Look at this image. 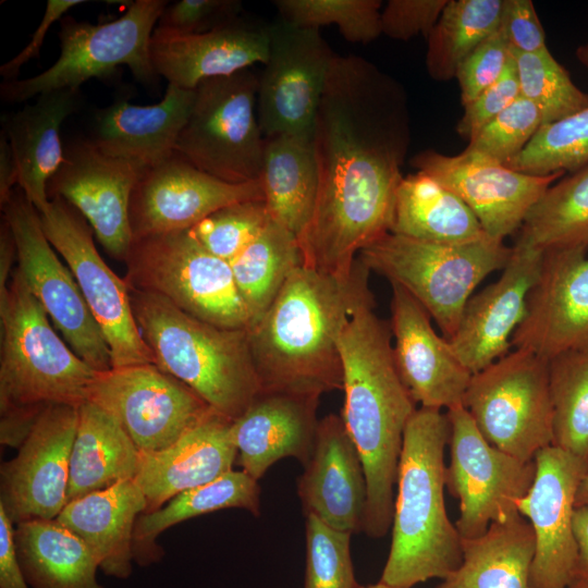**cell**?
<instances>
[{
  "label": "cell",
  "mask_w": 588,
  "mask_h": 588,
  "mask_svg": "<svg viewBox=\"0 0 588 588\" xmlns=\"http://www.w3.org/2000/svg\"><path fill=\"white\" fill-rule=\"evenodd\" d=\"M407 137L397 84L362 57L335 54L313 132L318 187L298 237L303 266L348 277L390 232Z\"/></svg>",
  "instance_id": "6da1fadb"
},
{
  "label": "cell",
  "mask_w": 588,
  "mask_h": 588,
  "mask_svg": "<svg viewBox=\"0 0 588 588\" xmlns=\"http://www.w3.org/2000/svg\"><path fill=\"white\" fill-rule=\"evenodd\" d=\"M357 257L348 277L299 266L248 329L261 390L321 396L343 390L340 338L372 292Z\"/></svg>",
  "instance_id": "7a4b0ae2"
},
{
  "label": "cell",
  "mask_w": 588,
  "mask_h": 588,
  "mask_svg": "<svg viewBox=\"0 0 588 588\" xmlns=\"http://www.w3.org/2000/svg\"><path fill=\"white\" fill-rule=\"evenodd\" d=\"M339 347L345 395L341 417L367 481L363 532L378 539L392 525L404 431L417 407L397 371L391 328L376 314L373 295L355 309Z\"/></svg>",
  "instance_id": "3957f363"
},
{
  "label": "cell",
  "mask_w": 588,
  "mask_h": 588,
  "mask_svg": "<svg viewBox=\"0 0 588 588\" xmlns=\"http://www.w3.org/2000/svg\"><path fill=\"white\" fill-rule=\"evenodd\" d=\"M449 438L450 422L442 409L420 406L406 425L383 584L413 588L445 578L462 562V538L444 501Z\"/></svg>",
  "instance_id": "277c9868"
},
{
  "label": "cell",
  "mask_w": 588,
  "mask_h": 588,
  "mask_svg": "<svg viewBox=\"0 0 588 588\" xmlns=\"http://www.w3.org/2000/svg\"><path fill=\"white\" fill-rule=\"evenodd\" d=\"M0 441L19 448L53 405L79 406L98 372L57 334L16 267L0 292Z\"/></svg>",
  "instance_id": "5b68a950"
},
{
  "label": "cell",
  "mask_w": 588,
  "mask_h": 588,
  "mask_svg": "<svg viewBox=\"0 0 588 588\" xmlns=\"http://www.w3.org/2000/svg\"><path fill=\"white\" fill-rule=\"evenodd\" d=\"M133 314L155 364L235 420L261 391L247 330L197 319L168 299L128 290Z\"/></svg>",
  "instance_id": "8992f818"
},
{
  "label": "cell",
  "mask_w": 588,
  "mask_h": 588,
  "mask_svg": "<svg viewBox=\"0 0 588 588\" xmlns=\"http://www.w3.org/2000/svg\"><path fill=\"white\" fill-rule=\"evenodd\" d=\"M512 247L501 241L450 245L388 232L359 254V260L407 291L449 340L481 281L503 269Z\"/></svg>",
  "instance_id": "52a82bcc"
},
{
  "label": "cell",
  "mask_w": 588,
  "mask_h": 588,
  "mask_svg": "<svg viewBox=\"0 0 588 588\" xmlns=\"http://www.w3.org/2000/svg\"><path fill=\"white\" fill-rule=\"evenodd\" d=\"M168 3L135 0L119 19L99 24L64 16L58 60L33 77L4 81L1 98L19 103L52 90H79L90 78H110L121 65L128 66L138 82L154 84L159 75L150 56L151 36Z\"/></svg>",
  "instance_id": "ba28073f"
},
{
  "label": "cell",
  "mask_w": 588,
  "mask_h": 588,
  "mask_svg": "<svg viewBox=\"0 0 588 588\" xmlns=\"http://www.w3.org/2000/svg\"><path fill=\"white\" fill-rule=\"evenodd\" d=\"M125 264L128 290L159 295L217 327L247 330L252 324L231 265L206 249L189 230L133 240Z\"/></svg>",
  "instance_id": "9c48e42d"
},
{
  "label": "cell",
  "mask_w": 588,
  "mask_h": 588,
  "mask_svg": "<svg viewBox=\"0 0 588 588\" xmlns=\"http://www.w3.org/2000/svg\"><path fill=\"white\" fill-rule=\"evenodd\" d=\"M257 89L258 76L249 69L199 83L175 154L223 182L259 180L265 136L257 118Z\"/></svg>",
  "instance_id": "30bf717a"
},
{
  "label": "cell",
  "mask_w": 588,
  "mask_h": 588,
  "mask_svg": "<svg viewBox=\"0 0 588 588\" xmlns=\"http://www.w3.org/2000/svg\"><path fill=\"white\" fill-rule=\"evenodd\" d=\"M463 406L486 440L525 462L553 444L549 360L522 348L473 373Z\"/></svg>",
  "instance_id": "8fae6325"
},
{
  "label": "cell",
  "mask_w": 588,
  "mask_h": 588,
  "mask_svg": "<svg viewBox=\"0 0 588 588\" xmlns=\"http://www.w3.org/2000/svg\"><path fill=\"white\" fill-rule=\"evenodd\" d=\"M52 247L64 258L111 352L112 368L155 364L136 323L130 291L99 255L93 229L84 216L61 197L39 212Z\"/></svg>",
  "instance_id": "7c38bea8"
},
{
  "label": "cell",
  "mask_w": 588,
  "mask_h": 588,
  "mask_svg": "<svg viewBox=\"0 0 588 588\" xmlns=\"http://www.w3.org/2000/svg\"><path fill=\"white\" fill-rule=\"evenodd\" d=\"M446 415L450 462L445 487L460 502L456 529L462 539H471L493 522L518 513L517 501L530 489L536 465L489 443L463 405L448 409Z\"/></svg>",
  "instance_id": "4fadbf2b"
},
{
  "label": "cell",
  "mask_w": 588,
  "mask_h": 588,
  "mask_svg": "<svg viewBox=\"0 0 588 588\" xmlns=\"http://www.w3.org/2000/svg\"><path fill=\"white\" fill-rule=\"evenodd\" d=\"M10 224L17 268L70 347L95 370L112 369L111 352L81 289L46 237L39 212L16 186L1 208Z\"/></svg>",
  "instance_id": "5bb4252c"
},
{
  "label": "cell",
  "mask_w": 588,
  "mask_h": 588,
  "mask_svg": "<svg viewBox=\"0 0 588 588\" xmlns=\"http://www.w3.org/2000/svg\"><path fill=\"white\" fill-rule=\"evenodd\" d=\"M269 52L258 77L257 118L266 137L313 138L335 53L319 29L280 19L268 25Z\"/></svg>",
  "instance_id": "9a60e30c"
},
{
  "label": "cell",
  "mask_w": 588,
  "mask_h": 588,
  "mask_svg": "<svg viewBox=\"0 0 588 588\" xmlns=\"http://www.w3.org/2000/svg\"><path fill=\"white\" fill-rule=\"evenodd\" d=\"M87 401L111 413L142 453L168 448L213 411L156 364L98 372Z\"/></svg>",
  "instance_id": "2e32d148"
},
{
  "label": "cell",
  "mask_w": 588,
  "mask_h": 588,
  "mask_svg": "<svg viewBox=\"0 0 588 588\" xmlns=\"http://www.w3.org/2000/svg\"><path fill=\"white\" fill-rule=\"evenodd\" d=\"M78 407H48L17 454L1 464L0 506L14 525L56 519L66 505Z\"/></svg>",
  "instance_id": "e0dca14e"
},
{
  "label": "cell",
  "mask_w": 588,
  "mask_h": 588,
  "mask_svg": "<svg viewBox=\"0 0 588 588\" xmlns=\"http://www.w3.org/2000/svg\"><path fill=\"white\" fill-rule=\"evenodd\" d=\"M536 473L517 511L532 527L536 549L530 588H568L576 579L578 547L574 512L587 467L572 454L549 445L535 455Z\"/></svg>",
  "instance_id": "ac0fdd59"
},
{
  "label": "cell",
  "mask_w": 588,
  "mask_h": 588,
  "mask_svg": "<svg viewBox=\"0 0 588 588\" xmlns=\"http://www.w3.org/2000/svg\"><path fill=\"white\" fill-rule=\"evenodd\" d=\"M411 164L455 193L486 234L501 242L520 229L530 208L564 174L522 173L466 149L456 156L425 150Z\"/></svg>",
  "instance_id": "d6986e66"
},
{
  "label": "cell",
  "mask_w": 588,
  "mask_h": 588,
  "mask_svg": "<svg viewBox=\"0 0 588 588\" xmlns=\"http://www.w3.org/2000/svg\"><path fill=\"white\" fill-rule=\"evenodd\" d=\"M142 173L137 166L79 139L64 148V161L48 181L47 195L76 208L106 252L125 262L133 243L130 200Z\"/></svg>",
  "instance_id": "ffe728a7"
},
{
  "label": "cell",
  "mask_w": 588,
  "mask_h": 588,
  "mask_svg": "<svg viewBox=\"0 0 588 588\" xmlns=\"http://www.w3.org/2000/svg\"><path fill=\"white\" fill-rule=\"evenodd\" d=\"M265 200L261 180L233 184L207 174L174 152L143 171L130 200L133 240L191 230L216 210Z\"/></svg>",
  "instance_id": "44dd1931"
},
{
  "label": "cell",
  "mask_w": 588,
  "mask_h": 588,
  "mask_svg": "<svg viewBox=\"0 0 588 588\" xmlns=\"http://www.w3.org/2000/svg\"><path fill=\"white\" fill-rule=\"evenodd\" d=\"M514 348L548 360L571 352H588V257L584 249L543 253L538 277L515 329Z\"/></svg>",
  "instance_id": "7402d4cb"
},
{
  "label": "cell",
  "mask_w": 588,
  "mask_h": 588,
  "mask_svg": "<svg viewBox=\"0 0 588 588\" xmlns=\"http://www.w3.org/2000/svg\"><path fill=\"white\" fill-rule=\"evenodd\" d=\"M391 286L393 353L408 393L422 407L462 406L473 373L437 334L428 311L403 287Z\"/></svg>",
  "instance_id": "603a6c76"
},
{
  "label": "cell",
  "mask_w": 588,
  "mask_h": 588,
  "mask_svg": "<svg viewBox=\"0 0 588 588\" xmlns=\"http://www.w3.org/2000/svg\"><path fill=\"white\" fill-rule=\"evenodd\" d=\"M542 257V252L516 242L499 279L467 301L448 341L471 373L509 353L512 335L524 319L527 296Z\"/></svg>",
  "instance_id": "cb8c5ba5"
},
{
  "label": "cell",
  "mask_w": 588,
  "mask_h": 588,
  "mask_svg": "<svg viewBox=\"0 0 588 588\" xmlns=\"http://www.w3.org/2000/svg\"><path fill=\"white\" fill-rule=\"evenodd\" d=\"M296 486L305 516L352 535L363 531L367 481L341 415L319 419L313 454Z\"/></svg>",
  "instance_id": "d4e9b609"
},
{
  "label": "cell",
  "mask_w": 588,
  "mask_h": 588,
  "mask_svg": "<svg viewBox=\"0 0 588 588\" xmlns=\"http://www.w3.org/2000/svg\"><path fill=\"white\" fill-rule=\"evenodd\" d=\"M320 396L261 390L232 422L237 464L259 480L277 462L296 458L305 467L313 454Z\"/></svg>",
  "instance_id": "484cf974"
},
{
  "label": "cell",
  "mask_w": 588,
  "mask_h": 588,
  "mask_svg": "<svg viewBox=\"0 0 588 588\" xmlns=\"http://www.w3.org/2000/svg\"><path fill=\"white\" fill-rule=\"evenodd\" d=\"M269 52L268 25L236 21L198 35H177L155 28L150 56L168 84L195 89L208 78L229 76L265 64Z\"/></svg>",
  "instance_id": "4316f807"
},
{
  "label": "cell",
  "mask_w": 588,
  "mask_h": 588,
  "mask_svg": "<svg viewBox=\"0 0 588 588\" xmlns=\"http://www.w3.org/2000/svg\"><path fill=\"white\" fill-rule=\"evenodd\" d=\"M194 98V89L172 84H168L162 100L155 105H132L126 98H117L95 113L87 139L101 152L143 171L154 168L174 155Z\"/></svg>",
  "instance_id": "83f0119b"
},
{
  "label": "cell",
  "mask_w": 588,
  "mask_h": 588,
  "mask_svg": "<svg viewBox=\"0 0 588 588\" xmlns=\"http://www.w3.org/2000/svg\"><path fill=\"white\" fill-rule=\"evenodd\" d=\"M232 422L212 411L168 448L142 453L134 480L146 498V512L158 510L176 494L233 469L237 449Z\"/></svg>",
  "instance_id": "f1b7e54d"
},
{
  "label": "cell",
  "mask_w": 588,
  "mask_h": 588,
  "mask_svg": "<svg viewBox=\"0 0 588 588\" xmlns=\"http://www.w3.org/2000/svg\"><path fill=\"white\" fill-rule=\"evenodd\" d=\"M146 510V498L131 479L68 502L56 520L87 546L107 576L126 579L135 563V524Z\"/></svg>",
  "instance_id": "f546056e"
},
{
  "label": "cell",
  "mask_w": 588,
  "mask_h": 588,
  "mask_svg": "<svg viewBox=\"0 0 588 588\" xmlns=\"http://www.w3.org/2000/svg\"><path fill=\"white\" fill-rule=\"evenodd\" d=\"M81 101L79 90H52L1 119L19 170L17 186L38 212L48 206L47 183L64 161L61 125Z\"/></svg>",
  "instance_id": "4dcf8cb0"
},
{
  "label": "cell",
  "mask_w": 588,
  "mask_h": 588,
  "mask_svg": "<svg viewBox=\"0 0 588 588\" xmlns=\"http://www.w3.org/2000/svg\"><path fill=\"white\" fill-rule=\"evenodd\" d=\"M140 460L142 452L121 422L98 404L85 401L78 407L68 502L135 479Z\"/></svg>",
  "instance_id": "1f68e13d"
},
{
  "label": "cell",
  "mask_w": 588,
  "mask_h": 588,
  "mask_svg": "<svg viewBox=\"0 0 588 588\" xmlns=\"http://www.w3.org/2000/svg\"><path fill=\"white\" fill-rule=\"evenodd\" d=\"M536 541L519 513L493 522L486 532L462 539L460 566L434 588H530Z\"/></svg>",
  "instance_id": "d6a6232c"
},
{
  "label": "cell",
  "mask_w": 588,
  "mask_h": 588,
  "mask_svg": "<svg viewBox=\"0 0 588 588\" xmlns=\"http://www.w3.org/2000/svg\"><path fill=\"white\" fill-rule=\"evenodd\" d=\"M390 232L450 245L489 237L474 212L455 193L419 171L403 176L397 187Z\"/></svg>",
  "instance_id": "836d02e7"
},
{
  "label": "cell",
  "mask_w": 588,
  "mask_h": 588,
  "mask_svg": "<svg viewBox=\"0 0 588 588\" xmlns=\"http://www.w3.org/2000/svg\"><path fill=\"white\" fill-rule=\"evenodd\" d=\"M260 487L244 470H230L203 486L183 491L158 510L139 515L134 529V562L144 567L162 559L157 538L184 520L224 509H243L260 515Z\"/></svg>",
  "instance_id": "e575fe53"
},
{
  "label": "cell",
  "mask_w": 588,
  "mask_h": 588,
  "mask_svg": "<svg viewBox=\"0 0 588 588\" xmlns=\"http://www.w3.org/2000/svg\"><path fill=\"white\" fill-rule=\"evenodd\" d=\"M14 542L30 588H105L97 580L94 554L56 519L14 525Z\"/></svg>",
  "instance_id": "d590c367"
},
{
  "label": "cell",
  "mask_w": 588,
  "mask_h": 588,
  "mask_svg": "<svg viewBox=\"0 0 588 588\" xmlns=\"http://www.w3.org/2000/svg\"><path fill=\"white\" fill-rule=\"evenodd\" d=\"M260 180L270 217L298 238L310 221L317 196L313 138L266 137Z\"/></svg>",
  "instance_id": "8d00e7d4"
},
{
  "label": "cell",
  "mask_w": 588,
  "mask_h": 588,
  "mask_svg": "<svg viewBox=\"0 0 588 588\" xmlns=\"http://www.w3.org/2000/svg\"><path fill=\"white\" fill-rule=\"evenodd\" d=\"M516 242L546 253H588V164L550 186L528 211Z\"/></svg>",
  "instance_id": "74e56055"
},
{
  "label": "cell",
  "mask_w": 588,
  "mask_h": 588,
  "mask_svg": "<svg viewBox=\"0 0 588 588\" xmlns=\"http://www.w3.org/2000/svg\"><path fill=\"white\" fill-rule=\"evenodd\" d=\"M230 265L253 324L273 302L291 273L303 265L298 238L271 218Z\"/></svg>",
  "instance_id": "f35d334b"
},
{
  "label": "cell",
  "mask_w": 588,
  "mask_h": 588,
  "mask_svg": "<svg viewBox=\"0 0 588 588\" xmlns=\"http://www.w3.org/2000/svg\"><path fill=\"white\" fill-rule=\"evenodd\" d=\"M504 0H449L427 37L426 68L436 81L456 75L463 60L500 27Z\"/></svg>",
  "instance_id": "ab89813d"
},
{
  "label": "cell",
  "mask_w": 588,
  "mask_h": 588,
  "mask_svg": "<svg viewBox=\"0 0 588 588\" xmlns=\"http://www.w3.org/2000/svg\"><path fill=\"white\" fill-rule=\"evenodd\" d=\"M553 444L588 469V352L549 360Z\"/></svg>",
  "instance_id": "60d3db41"
},
{
  "label": "cell",
  "mask_w": 588,
  "mask_h": 588,
  "mask_svg": "<svg viewBox=\"0 0 588 588\" xmlns=\"http://www.w3.org/2000/svg\"><path fill=\"white\" fill-rule=\"evenodd\" d=\"M588 164V107L543 124L525 148L506 164L531 175L574 172Z\"/></svg>",
  "instance_id": "b9f144b4"
},
{
  "label": "cell",
  "mask_w": 588,
  "mask_h": 588,
  "mask_svg": "<svg viewBox=\"0 0 588 588\" xmlns=\"http://www.w3.org/2000/svg\"><path fill=\"white\" fill-rule=\"evenodd\" d=\"M512 51V50H511ZM520 96L540 111L542 125L588 107V93L579 89L549 49L537 53L512 51Z\"/></svg>",
  "instance_id": "7bdbcfd3"
},
{
  "label": "cell",
  "mask_w": 588,
  "mask_h": 588,
  "mask_svg": "<svg viewBox=\"0 0 588 588\" xmlns=\"http://www.w3.org/2000/svg\"><path fill=\"white\" fill-rule=\"evenodd\" d=\"M281 19L319 29L335 25L351 42L367 44L381 35L379 0H275Z\"/></svg>",
  "instance_id": "ee69618b"
},
{
  "label": "cell",
  "mask_w": 588,
  "mask_h": 588,
  "mask_svg": "<svg viewBox=\"0 0 588 588\" xmlns=\"http://www.w3.org/2000/svg\"><path fill=\"white\" fill-rule=\"evenodd\" d=\"M271 219L265 200H246L222 207L189 231L211 254L233 261Z\"/></svg>",
  "instance_id": "f6af8a7d"
},
{
  "label": "cell",
  "mask_w": 588,
  "mask_h": 588,
  "mask_svg": "<svg viewBox=\"0 0 588 588\" xmlns=\"http://www.w3.org/2000/svg\"><path fill=\"white\" fill-rule=\"evenodd\" d=\"M306 568L303 588H358L351 555V532L306 516Z\"/></svg>",
  "instance_id": "bcb514c9"
},
{
  "label": "cell",
  "mask_w": 588,
  "mask_h": 588,
  "mask_svg": "<svg viewBox=\"0 0 588 588\" xmlns=\"http://www.w3.org/2000/svg\"><path fill=\"white\" fill-rule=\"evenodd\" d=\"M541 125L539 109L519 96L468 140L466 150L506 164L525 148Z\"/></svg>",
  "instance_id": "7dc6e473"
},
{
  "label": "cell",
  "mask_w": 588,
  "mask_h": 588,
  "mask_svg": "<svg viewBox=\"0 0 588 588\" xmlns=\"http://www.w3.org/2000/svg\"><path fill=\"white\" fill-rule=\"evenodd\" d=\"M512 51L500 29L482 40L460 64L455 78L466 106L504 73Z\"/></svg>",
  "instance_id": "c3c4849f"
},
{
  "label": "cell",
  "mask_w": 588,
  "mask_h": 588,
  "mask_svg": "<svg viewBox=\"0 0 588 588\" xmlns=\"http://www.w3.org/2000/svg\"><path fill=\"white\" fill-rule=\"evenodd\" d=\"M238 0H180L166 7L158 28L177 35H198L228 25L242 11Z\"/></svg>",
  "instance_id": "681fc988"
},
{
  "label": "cell",
  "mask_w": 588,
  "mask_h": 588,
  "mask_svg": "<svg viewBox=\"0 0 588 588\" xmlns=\"http://www.w3.org/2000/svg\"><path fill=\"white\" fill-rule=\"evenodd\" d=\"M519 96L517 71L512 56L502 76L464 106V113L456 125L458 135L469 140Z\"/></svg>",
  "instance_id": "f907efd6"
},
{
  "label": "cell",
  "mask_w": 588,
  "mask_h": 588,
  "mask_svg": "<svg viewBox=\"0 0 588 588\" xmlns=\"http://www.w3.org/2000/svg\"><path fill=\"white\" fill-rule=\"evenodd\" d=\"M449 0H390L381 11V34L395 40L426 38Z\"/></svg>",
  "instance_id": "816d5d0a"
},
{
  "label": "cell",
  "mask_w": 588,
  "mask_h": 588,
  "mask_svg": "<svg viewBox=\"0 0 588 588\" xmlns=\"http://www.w3.org/2000/svg\"><path fill=\"white\" fill-rule=\"evenodd\" d=\"M499 29L512 51L537 53L548 49L544 29L531 0H504Z\"/></svg>",
  "instance_id": "f5cc1de1"
},
{
  "label": "cell",
  "mask_w": 588,
  "mask_h": 588,
  "mask_svg": "<svg viewBox=\"0 0 588 588\" xmlns=\"http://www.w3.org/2000/svg\"><path fill=\"white\" fill-rule=\"evenodd\" d=\"M85 0H48L38 27L33 33L28 44L14 58L0 66V75L4 81L17 79L22 66L34 58H38L46 34L51 25L59 21L65 13ZM62 20V19H61Z\"/></svg>",
  "instance_id": "db71d44e"
},
{
  "label": "cell",
  "mask_w": 588,
  "mask_h": 588,
  "mask_svg": "<svg viewBox=\"0 0 588 588\" xmlns=\"http://www.w3.org/2000/svg\"><path fill=\"white\" fill-rule=\"evenodd\" d=\"M0 588H29L17 559L14 524L0 506Z\"/></svg>",
  "instance_id": "11a10c76"
},
{
  "label": "cell",
  "mask_w": 588,
  "mask_h": 588,
  "mask_svg": "<svg viewBox=\"0 0 588 588\" xmlns=\"http://www.w3.org/2000/svg\"><path fill=\"white\" fill-rule=\"evenodd\" d=\"M19 170L10 146V143L1 132L0 134V205L1 208L8 203L10 196L17 186Z\"/></svg>",
  "instance_id": "9f6ffc18"
},
{
  "label": "cell",
  "mask_w": 588,
  "mask_h": 588,
  "mask_svg": "<svg viewBox=\"0 0 588 588\" xmlns=\"http://www.w3.org/2000/svg\"><path fill=\"white\" fill-rule=\"evenodd\" d=\"M574 534L578 547L576 579L588 583V506H576Z\"/></svg>",
  "instance_id": "6f0895ef"
},
{
  "label": "cell",
  "mask_w": 588,
  "mask_h": 588,
  "mask_svg": "<svg viewBox=\"0 0 588 588\" xmlns=\"http://www.w3.org/2000/svg\"><path fill=\"white\" fill-rule=\"evenodd\" d=\"M16 245L9 222L2 216L0 224V292L3 291L9 283L13 271L12 266L16 259Z\"/></svg>",
  "instance_id": "680465c9"
},
{
  "label": "cell",
  "mask_w": 588,
  "mask_h": 588,
  "mask_svg": "<svg viewBox=\"0 0 588 588\" xmlns=\"http://www.w3.org/2000/svg\"><path fill=\"white\" fill-rule=\"evenodd\" d=\"M576 506H588V473L583 477L577 494H576Z\"/></svg>",
  "instance_id": "91938a15"
},
{
  "label": "cell",
  "mask_w": 588,
  "mask_h": 588,
  "mask_svg": "<svg viewBox=\"0 0 588 588\" xmlns=\"http://www.w3.org/2000/svg\"><path fill=\"white\" fill-rule=\"evenodd\" d=\"M578 61L588 70V44L579 46L575 51Z\"/></svg>",
  "instance_id": "94428289"
},
{
  "label": "cell",
  "mask_w": 588,
  "mask_h": 588,
  "mask_svg": "<svg viewBox=\"0 0 588 588\" xmlns=\"http://www.w3.org/2000/svg\"><path fill=\"white\" fill-rule=\"evenodd\" d=\"M358 588H397V587H393V586L383 584V583H381V581L379 580V581L376 583V584H370V585H359Z\"/></svg>",
  "instance_id": "6125c7cd"
},
{
  "label": "cell",
  "mask_w": 588,
  "mask_h": 588,
  "mask_svg": "<svg viewBox=\"0 0 588 588\" xmlns=\"http://www.w3.org/2000/svg\"><path fill=\"white\" fill-rule=\"evenodd\" d=\"M568 588H588V583L581 579H576Z\"/></svg>",
  "instance_id": "be15d7a7"
}]
</instances>
